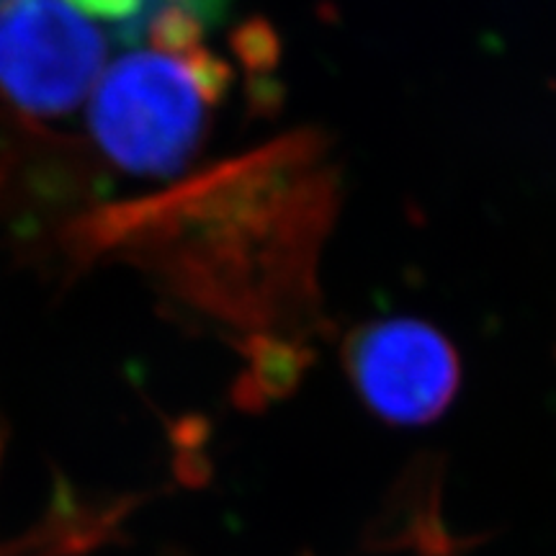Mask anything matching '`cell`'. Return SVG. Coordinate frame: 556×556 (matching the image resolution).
Here are the masks:
<instances>
[{
  "instance_id": "6da1fadb",
  "label": "cell",
  "mask_w": 556,
  "mask_h": 556,
  "mask_svg": "<svg viewBox=\"0 0 556 556\" xmlns=\"http://www.w3.org/2000/svg\"><path fill=\"white\" fill-rule=\"evenodd\" d=\"M222 86V65L197 45L131 50L96 88L90 127L106 155L124 168L165 176L197 150L206 109Z\"/></svg>"
},
{
  "instance_id": "7a4b0ae2",
  "label": "cell",
  "mask_w": 556,
  "mask_h": 556,
  "mask_svg": "<svg viewBox=\"0 0 556 556\" xmlns=\"http://www.w3.org/2000/svg\"><path fill=\"white\" fill-rule=\"evenodd\" d=\"M106 41L67 0L0 5V90L31 114H62L93 88Z\"/></svg>"
},
{
  "instance_id": "3957f363",
  "label": "cell",
  "mask_w": 556,
  "mask_h": 556,
  "mask_svg": "<svg viewBox=\"0 0 556 556\" xmlns=\"http://www.w3.org/2000/svg\"><path fill=\"white\" fill-rule=\"evenodd\" d=\"M343 364L364 405L392 426L438 420L462 384L454 343L422 319H377L353 330Z\"/></svg>"
},
{
  "instance_id": "277c9868",
  "label": "cell",
  "mask_w": 556,
  "mask_h": 556,
  "mask_svg": "<svg viewBox=\"0 0 556 556\" xmlns=\"http://www.w3.org/2000/svg\"><path fill=\"white\" fill-rule=\"evenodd\" d=\"M80 13L111 26L114 39L137 47L144 41V0H67Z\"/></svg>"
},
{
  "instance_id": "5b68a950",
  "label": "cell",
  "mask_w": 556,
  "mask_h": 556,
  "mask_svg": "<svg viewBox=\"0 0 556 556\" xmlns=\"http://www.w3.org/2000/svg\"><path fill=\"white\" fill-rule=\"evenodd\" d=\"M5 3H11V0H0V5H5Z\"/></svg>"
}]
</instances>
